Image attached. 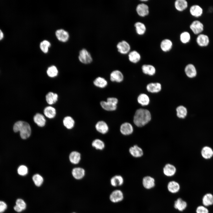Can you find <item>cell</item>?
Segmentation results:
<instances>
[{
  "label": "cell",
  "instance_id": "ee69618b",
  "mask_svg": "<svg viewBox=\"0 0 213 213\" xmlns=\"http://www.w3.org/2000/svg\"><path fill=\"white\" fill-rule=\"evenodd\" d=\"M32 179L35 184L37 186H40L43 182V177L38 174L34 175Z\"/></svg>",
  "mask_w": 213,
  "mask_h": 213
},
{
  "label": "cell",
  "instance_id": "7a4b0ae2",
  "mask_svg": "<svg viewBox=\"0 0 213 213\" xmlns=\"http://www.w3.org/2000/svg\"><path fill=\"white\" fill-rule=\"evenodd\" d=\"M13 129L15 132L20 131L21 138L24 139L29 137L31 133L30 125L28 122L24 121H19L15 122Z\"/></svg>",
  "mask_w": 213,
  "mask_h": 213
},
{
  "label": "cell",
  "instance_id": "8992f818",
  "mask_svg": "<svg viewBox=\"0 0 213 213\" xmlns=\"http://www.w3.org/2000/svg\"><path fill=\"white\" fill-rule=\"evenodd\" d=\"M185 72L187 77L190 79L196 78L197 75V71L195 66L192 64L189 63L185 67Z\"/></svg>",
  "mask_w": 213,
  "mask_h": 213
},
{
  "label": "cell",
  "instance_id": "7bdbcfd3",
  "mask_svg": "<svg viewBox=\"0 0 213 213\" xmlns=\"http://www.w3.org/2000/svg\"><path fill=\"white\" fill-rule=\"evenodd\" d=\"M51 46V43L49 41L44 40L40 43V47L43 52L44 53H46L48 52L49 48Z\"/></svg>",
  "mask_w": 213,
  "mask_h": 213
},
{
  "label": "cell",
  "instance_id": "2e32d148",
  "mask_svg": "<svg viewBox=\"0 0 213 213\" xmlns=\"http://www.w3.org/2000/svg\"><path fill=\"white\" fill-rule=\"evenodd\" d=\"M142 183L143 187L147 189H151L155 185L154 179L149 176L144 177L143 178Z\"/></svg>",
  "mask_w": 213,
  "mask_h": 213
},
{
  "label": "cell",
  "instance_id": "f546056e",
  "mask_svg": "<svg viewBox=\"0 0 213 213\" xmlns=\"http://www.w3.org/2000/svg\"><path fill=\"white\" fill-rule=\"evenodd\" d=\"M93 83L97 87L103 88L105 87L107 85L108 83L104 78L99 77L94 80Z\"/></svg>",
  "mask_w": 213,
  "mask_h": 213
},
{
  "label": "cell",
  "instance_id": "8d00e7d4",
  "mask_svg": "<svg viewBox=\"0 0 213 213\" xmlns=\"http://www.w3.org/2000/svg\"><path fill=\"white\" fill-rule=\"evenodd\" d=\"M177 115L180 118H184L187 115L188 110L187 109L183 106H180L176 109Z\"/></svg>",
  "mask_w": 213,
  "mask_h": 213
},
{
  "label": "cell",
  "instance_id": "f6af8a7d",
  "mask_svg": "<svg viewBox=\"0 0 213 213\" xmlns=\"http://www.w3.org/2000/svg\"><path fill=\"white\" fill-rule=\"evenodd\" d=\"M17 172L20 175L22 176L26 175L28 173V168L25 165H21L17 169Z\"/></svg>",
  "mask_w": 213,
  "mask_h": 213
},
{
  "label": "cell",
  "instance_id": "ffe728a7",
  "mask_svg": "<svg viewBox=\"0 0 213 213\" xmlns=\"http://www.w3.org/2000/svg\"><path fill=\"white\" fill-rule=\"evenodd\" d=\"M85 170L83 168L76 167L74 168L72 171V174L76 179L80 180L83 178L85 175Z\"/></svg>",
  "mask_w": 213,
  "mask_h": 213
},
{
  "label": "cell",
  "instance_id": "9c48e42d",
  "mask_svg": "<svg viewBox=\"0 0 213 213\" xmlns=\"http://www.w3.org/2000/svg\"><path fill=\"white\" fill-rule=\"evenodd\" d=\"M117 47L118 51L122 54H127L130 49V44L124 40L119 42L117 45Z\"/></svg>",
  "mask_w": 213,
  "mask_h": 213
},
{
  "label": "cell",
  "instance_id": "6da1fadb",
  "mask_svg": "<svg viewBox=\"0 0 213 213\" xmlns=\"http://www.w3.org/2000/svg\"><path fill=\"white\" fill-rule=\"evenodd\" d=\"M151 116L148 110L139 109L136 111L133 117L134 124L137 127H142L148 123L151 120Z\"/></svg>",
  "mask_w": 213,
  "mask_h": 213
},
{
  "label": "cell",
  "instance_id": "ac0fdd59",
  "mask_svg": "<svg viewBox=\"0 0 213 213\" xmlns=\"http://www.w3.org/2000/svg\"><path fill=\"white\" fill-rule=\"evenodd\" d=\"M130 154L135 157H139L143 154L142 149L137 145H135L130 147L129 149Z\"/></svg>",
  "mask_w": 213,
  "mask_h": 213
},
{
  "label": "cell",
  "instance_id": "b9f144b4",
  "mask_svg": "<svg viewBox=\"0 0 213 213\" xmlns=\"http://www.w3.org/2000/svg\"><path fill=\"white\" fill-rule=\"evenodd\" d=\"M190 39L191 35L188 32L184 31L180 34V40L182 43H187L189 42Z\"/></svg>",
  "mask_w": 213,
  "mask_h": 213
},
{
  "label": "cell",
  "instance_id": "d6986e66",
  "mask_svg": "<svg viewBox=\"0 0 213 213\" xmlns=\"http://www.w3.org/2000/svg\"><path fill=\"white\" fill-rule=\"evenodd\" d=\"M175 7L178 11L185 10L188 7V3L185 0H176L174 3Z\"/></svg>",
  "mask_w": 213,
  "mask_h": 213
},
{
  "label": "cell",
  "instance_id": "f35d334b",
  "mask_svg": "<svg viewBox=\"0 0 213 213\" xmlns=\"http://www.w3.org/2000/svg\"><path fill=\"white\" fill-rule=\"evenodd\" d=\"M64 125L68 129H71L74 126L75 121L71 117L67 116L65 117L63 120Z\"/></svg>",
  "mask_w": 213,
  "mask_h": 213
},
{
  "label": "cell",
  "instance_id": "3957f363",
  "mask_svg": "<svg viewBox=\"0 0 213 213\" xmlns=\"http://www.w3.org/2000/svg\"><path fill=\"white\" fill-rule=\"evenodd\" d=\"M118 103V100L117 98L111 97L107 98L106 101H101L100 104L104 110L111 111L116 110Z\"/></svg>",
  "mask_w": 213,
  "mask_h": 213
},
{
  "label": "cell",
  "instance_id": "bcb514c9",
  "mask_svg": "<svg viewBox=\"0 0 213 213\" xmlns=\"http://www.w3.org/2000/svg\"><path fill=\"white\" fill-rule=\"evenodd\" d=\"M196 213H209L208 209L204 206H200L196 208Z\"/></svg>",
  "mask_w": 213,
  "mask_h": 213
},
{
  "label": "cell",
  "instance_id": "30bf717a",
  "mask_svg": "<svg viewBox=\"0 0 213 213\" xmlns=\"http://www.w3.org/2000/svg\"><path fill=\"white\" fill-rule=\"evenodd\" d=\"M55 35L59 41L63 42H67L69 38L68 33L63 29L57 30L55 32Z\"/></svg>",
  "mask_w": 213,
  "mask_h": 213
},
{
  "label": "cell",
  "instance_id": "8fae6325",
  "mask_svg": "<svg viewBox=\"0 0 213 213\" xmlns=\"http://www.w3.org/2000/svg\"><path fill=\"white\" fill-rule=\"evenodd\" d=\"M120 130L122 134L128 135L133 133V127L130 123L128 122H125L121 125Z\"/></svg>",
  "mask_w": 213,
  "mask_h": 213
},
{
  "label": "cell",
  "instance_id": "d4e9b609",
  "mask_svg": "<svg viewBox=\"0 0 213 213\" xmlns=\"http://www.w3.org/2000/svg\"><path fill=\"white\" fill-rule=\"evenodd\" d=\"M187 203L182 199L179 198L176 200L174 203V208L180 211H182L186 208Z\"/></svg>",
  "mask_w": 213,
  "mask_h": 213
},
{
  "label": "cell",
  "instance_id": "7dc6e473",
  "mask_svg": "<svg viewBox=\"0 0 213 213\" xmlns=\"http://www.w3.org/2000/svg\"><path fill=\"white\" fill-rule=\"evenodd\" d=\"M7 206L4 201H0V213L4 212L7 209Z\"/></svg>",
  "mask_w": 213,
  "mask_h": 213
},
{
  "label": "cell",
  "instance_id": "e0dca14e",
  "mask_svg": "<svg viewBox=\"0 0 213 213\" xmlns=\"http://www.w3.org/2000/svg\"><path fill=\"white\" fill-rule=\"evenodd\" d=\"M172 46V42L171 40L168 39H165L161 42L160 47L163 51L167 52L171 50Z\"/></svg>",
  "mask_w": 213,
  "mask_h": 213
},
{
  "label": "cell",
  "instance_id": "9a60e30c",
  "mask_svg": "<svg viewBox=\"0 0 213 213\" xmlns=\"http://www.w3.org/2000/svg\"><path fill=\"white\" fill-rule=\"evenodd\" d=\"M190 14L193 16L199 17H201L203 13V9L199 5L195 4L192 6L190 9Z\"/></svg>",
  "mask_w": 213,
  "mask_h": 213
},
{
  "label": "cell",
  "instance_id": "277c9868",
  "mask_svg": "<svg viewBox=\"0 0 213 213\" xmlns=\"http://www.w3.org/2000/svg\"><path fill=\"white\" fill-rule=\"evenodd\" d=\"M78 59L80 62L87 64L92 61V58L90 53L85 49H83L79 52Z\"/></svg>",
  "mask_w": 213,
  "mask_h": 213
},
{
  "label": "cell",
  "instance_id": "7402d4cb",
  "mask_svg": "<svg viewBox=\"0 0 213 213\" xmlns=\"http://www.w3.org/2000/svg\"><path fill=\"white\" fill-rule=\"evenodd\" d=\"M146 89L149 92L152 93H157L161 91V85L158 83H151L147 85Z\"/></svg>",
  "mask_w": 213,
  "mask_h": 213
},
{
  "label": "cell",
  "instance_id": "681fc988",
  "mask_svg": "<svg viewBox=\"0 0 213 213\" xmlns=\"http://www.w3.org/2000/svg\"><path fill=\"white\" fill-rule=\"evenodd\" d=\"M148 1V0H141V1H143V2L147 1Z\"/></svg>",
  "mask_w": 213,
  "mask_h": 213
},
{
  "label": "cell",
  "instance_id": "52a82bcc",
  "mask_svg": "<svg viewBox=\"0 0 213 213\" xmlns=\"http://www.w3.org/2000/svg\"><path fill=\"white\" fill-rule=\"evenodd\" d=\"M110 201L114 203H117L122 201L124 199V195L122 191L120 190H115L112 192L109 195Z\"/></svg>",
  "mask_w": 213,
  "mask_h": 213
},
{
  "label": "cell",
  "instance_id": "836d02e7",
  "mask_svg": "<svg viewBox=\"0 0 213 213\" xmlns=\"http://www.w3.org/2000/svg\"><path fill=\"white\" fill-rule=\"evenodd\" d=\"M143 72L150 75H154L155 73L156 69L154 67L150 64H144L142 67Z\"/></svg>",
  "mask_w": 213,
  "mask_h": 213
},
{
  "label": "cell",
  "instance_id": "4fadbf2b",
  "mask_svg": "<svg viewBox=\"0 0 213 213\" xmlns=\"http://www.w3.org/2000/svg\"><path fill=\"white\" fill-rule=\"evenodd\" d=\"M123 74L120 70H114L110 74V80L112 81L120 83L123 81Z\"/></svg>",
  "mask_w": 213,
  "mask_h": 213
},
{
  "label": "cell",
  "instance_id": "ba28073f",
  "mask_svg": "<svg viewBox=\"0 0 213 213\" xmlns=\"http://www.w3.org/2000/svg\"><path fill=\"white\" fill-rule=\"evenodd\" d=\"M136 10L137 14L141 17L146 16L149 13L148 6L144 3L138 4L136 7Z\"/></svg>",
  "mask_w": 213,
  "mask_h": 213
},
{
  "label": "cell",
  "instance_id": "44dd1931",
  "mask_svg": "<svg viewBox=\"0 0 213 213\" xmlns=\"http://www.w3.org/2000/svg\"><path fill=\"white\" fill-rule=\"evenodd\" d=\"M110 183L111 185L113 187L119 186L123 184L124 179L121 175H115L111 178Z\"/></svg>",
  "mask_w": 213,
  "mask_h": 213
},
{
  "label": "cell",
  "instance_id": "f1b7e54d",
  "mask_svg": "<svg viewBox=\"0 0 213 213\" xmlns=\"http://www.w3.org/2000/svg\"><path fill=\"white\" fill-rule=\"evenodd\" d=\"M202 202L203 205L207 206L213 204V195L211 193H207L203 196Z\"/></svg>",
  "mask_w": 213,
  "mask_h": 213
},
{
  "label": "cell",
  "instance_id": "4316f807",
  "mask_svg": "<svg viewBox=\"0 0 213 213\" xmlns=\"http://www.w3.org/2000/svg\"><path fill=\"white\" fill-rule=\"evenodd\" d=\"M201 154L204 158L206 159H209L213 156V150L209 146H204L201 150Z\"/></svg>",
  "mask_w": 213,
  "mask_h": 213
},
{
  "label": "cell",
  "instance_id": "ab89813d",
  "mask_svg": "<svg viewBox=\"0 0 213 213\" xmlns=\"http://www.w3.org/2000/svg\"><path fill=\"white\" fill-rule=\"evenodd\" d=\"M92 145L96 149L99 150L103 149L105 147V144L104 142L99 139L94 140L92 142Z\"/></svg>",
  "mask_w": 213,
  "mask_h": 213
},
{
  "label": "cell",
  "instance_id": "f907efd6",
  "mask_svg": "<svg viewBox=\"0 0 213 213\" xmlns=\"http://www.w3.org/2000/svg\"></svg>",
  "mask_w": 213,
  "mask_h": 213
},
{
  "label": "cell",
  "instance_id": "5bb4252c",
  "mask_svg": "<svg viewBox=\"0 0 213 213\" xmlns=\"http://www.w3.org/2000/svg\"><path fill=\"white\" fill-rule=\"evenodd\" d=\"M95 128L99 132L102 134L106 133L109 130V127L104 121L101 120L97 122L95 125Z\"/></svg>",
  "mask_w": 213,
  "mask_h": 213
},
{
  "label": "cell",
  "instance_id": "d590c367",
  "mask_svg": "<svg viewBox=\"0 0 213 213\" xmlns=\"http://www.w3.org/2000/svg\"><path fill=\"white\" fill-rule=\"evenodd\" d=\"M70 162L73 164H77L81 159L80 154L76 151H73L69 155Z\"/></svg>",
  "mask_w": 213,
  "mask_h": 213
},
{
  "label": "cell",
  "instance_id": "5b68a950",
  "mask_svg": "<svg viewBox=\"0 0 213 213\" xmlns=\"http://www.w3.org/2000/svg\"><path fill=\"white\" fill-rule=\"evenodd\" d=\"M190 28L193 33L196 35H199L203 31L204 26L200 21L195 20L191 24Z\"/></svg>",
  "mask_w": 213,
  "mask_h": 213
},
{
  "label": "cell",
  "instance_id": "7c38bea8",
  "mask_svg": "<svg viewBox=\"0 0 213 213\" xmlns=\"http://www.w3.org/2000/svg\"><path fill=\"white\" fill-rule=\"evenodd\" d=\"M198 45L201 47H206L207 46L209 42V38L206 35L200 34L198 36L196 39Z\"/></svg>",
  "mask_w": 213,
  "mask_h": 213
},
{
  "label": "cell",
  "instance_id": "cb8c5ba5",
  "mask_svg": "<svg viewBox=\"0 0 213 213\" xmlns=\"http://www.w3.org/2000/svg\"><path fill=\"white\" fill-rule=\"evenodd\" d=\"M35 122L40 127L44 126L46 123V120L44 116L42 114L37 113L33 117Z\"/></svg>",
  "mask_w": 213,
  "mask_h": 213
},
{
  "label": "cell",
  "instance_id": "60d3db41",
  "mask_svg": "<svg viewBox=\"0 0 213 213\" xmlns=\"http://www.w3.org/2000/svg\"><path fill=\"white\" fill-rule=\"evenodd\" d=\"M46 72L49 77L54 78L57 76L58 71L57 67L55 66L52 65L48 68Z\"/></svg>",
  "mask_w": 213,
  "mask_h": 213
},
{
  "label": "cell",
  "instance_id": "4dcf8cb0",
  "mask_svg": "<svg viewBox=\"0 0 213 213\" xmlns=\"http://www.w3.org/2000/svg\"><path fill=\"white\" fill-rule=\"evenodd\" d=\"M128 56L129 61L134 63L138 62L141 58L140 54L136 51H133L130 52Z\"/></svg>",
  "mask_w": 213,
  "mask_h": 213
},
{
  "label": "cell",
  "instance_id": "d6a6232c",
  "mask_svg": "<svg viewBox=\"0 0 213 213\" xmlns=\"http://www.w3.org/2000/svg\"><path fill=\"white\" fill-rule=\"evenodd\" d=\"M136 31L137 34L139 35H143L146 30V28L145 24L143 23L138 22L134 24Z\"/></svg>",
  "mask_w": 213,
  "mask_h": 213
},
{
  "label": "cell",
  "instance_id": "484cf974",
  "mask_svg": "<svg viewBox=\"0 0 213 213\" xmlns=\"http://www.w3.org/2000/svg\"><path fill=\"white\" fill-rule=\"evenodd\" d=\"M58 95L53 92L48 93L46 96V101L48 104L51 105L55 103L57 101Z\"/></svg>",
  "mask_w": 213,
  "mask_h": 213
},
{
  "label": "cell",
  "instance_id": "e575fe53",
  "mask_svg": "<svg viewBox=\"0 0 213 213\" xmlns=\"http://www.w3.org/2000/svg\"><path fill=\"white\" fill-rule=\"evenodd\" d=\"M26 208V204L24 201L21 199H18L16 202V205L14 209L17 212H20Z\"/></svg>",
  "mask_w": 213,
  "mask_h": 213
},
{
  "label": "cell",
  "instance_id": "1f68e13d",
  "mask_svg": "<svg viewBox=\"0 0 213 213\" xmlns=\"http://www.w3.org/2000/svg\"><path fill=\"white\" fill-rule=\"evenodd\" d=\"M167 188L170 192L172 193H175L179 191L180 186L177 182L172 181L169 182L168 183Z\"/></svg>",
  "mask_w": 213,
  "mask_h": 213
},
{
  "label": "cell",
  "instance_id": "83f0119b",
  "mask_svg": "<svg viewBox=\"0 0 213 213\" xmlns=\"http://www.w3.org/2000/svg\"><path fill=\"white\" fill-rule=\"evenodd\" d=\"M43 113L46 117L50 119L54 118L56 114L55 108L51 106L45 107L43 110Z\"/></svg>",
  "mask_w": 213,
  "mask_h": 213
},
{
  "label": "cell",
  "instance_id": "74e56055",
  "mask_svg": "<svg viewBox=\"0 0 213 213\" xmlns=\"http://www.w3.org/2000/svg\"><path fill=\"white\" fill-rule=\"evenodd\" d=\"M137 101L138 103L141 105L146 106L149 104L150 100L147 95L144 93H142L138 96Z\"/></svg>",
  "mask_w": 213,
  "mask_h": 213
},
{
  "label": "cell",
  "instance_id": "603a6c76",
  "mask_svg": "<svg viewBox=\"0 0 213 213\" xmlns=\"http://www.w3.org/2000/svg\"><path fill=\"white\" fill-rule=\"evenodd\" d=\"M176 171L175 167L173 165L168 164H166L163 168V172L164 174L167 176L173 175Z\"/></svg>",
  "mask_w": 213,
  "mask_h": 213
},
{
  "label": "cell",
  "instance_id": "c3c4849f",
  "mask_svg": "<svg viewBox=\"0 0 213 213\" xmlns=\"http://www.w3.org/2000/svg\"><path fill=\"white\" fill-rule=\"evenodd\" d=\"M4 35L2 31L0 29V41L2 40L4 38Z\"/></svg>",
  "mask_w": 213,
  "mask_h": 213
}]
</instances>
